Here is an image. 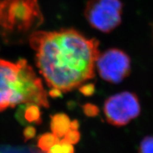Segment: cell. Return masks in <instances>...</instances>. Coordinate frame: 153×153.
I'll return each mask as SVG.
<instances>
[{"instance_id":"11","label":"cell","mask_w":153,"mask_h":153,"mask_svg":"<svg viewBox=\"0 0 153 153\" xmlns=\"http://www.w3.org/2000/svg\"><path fill=\"white\" fill-rule=\"evenodd\" d=\"M138 153H153V136H146L142 140Z\"/></svg>"},{"instance_id":"2","label":"cell","mask_w":153,"mask_h":153,"mask_svg":"<svg viewBox=\"0 0 153 153\" xmlns=\"http://www.w3.org/2000/svg\"><path fill=\"white\" fill-rule=\"evenodd\" d=\"M42 16L37 0H4L1 2L0 25L9 33H26L38 26Z\"/></svg>"},{"instance_id":"16","label":"cell","mask_w":153,"mask_h":153,"mask_svg":"<svg viewBox=\"0 0 153 153\" xmlns=\"http://www.w3.org/2000/svg\"><path fill=\"white\" fill-rule=\"evenodd\" d=\"M60 143L62 145L64 153H74V148L72 144L67 143L65 141L62 140H60Z\"/></svg>"},{"instance_id":"18","label":"cell","mask_w":153,"mask_h":153,"mask_svg":"<svg viewBox=\"0 0 153 153\" xmlns=\"http://www.w3.org/2000/svg\"><path fill=\"white\" fill-rule=\"evenodd\" d=\"M79 128V123L77 120H74L70 123V129L76 130L77 131Z\"/></svg>"},{"instance_id":"13","label":"cell","mask_w":153,"mask_h":153,"mask_svg":"<svg viewBox=\"0 0 153 153\" xmlns=\"http://www.w3.org/2000/svg\"><path fill=\"white\" fill-rule=\"evenodd\" d=\"M82 110H83L84 114L88 117H96L99 114V108L98 106L90 103L84 104L82 106Z\"/></svg>"},{"instance_id":"4","label":"cell","mask_w":153,"mask_h":153,"mask_svg":"<svg viewBox=\"0 0 153 153\" xmlns=\"http://www.w3.org/2000/svg\"><path fill=\"white\" fill-rule=\"evenodd\" d=\"M123 3L120 0H89L85 16L91 27L110 33L122 22Z\"/></svg>"},{"instance_id":"15","label":"cell","mask_w":153,"mask_h":153,"mask_svg":"<svg viewBox=\"0 0 153 153\" xmlns=\"http://www.w3.org/2000/svg\"><path fill=\"white\" fill-rule=\"evenodd\" d=\"M23 135H24V141L29 140L33 138L36 135V129L34 128V126L31 125H28L25 128L23 132Z\"/></svg>"},{"instance_id":"5","label":"cell","mask_w":153,"mask_h":153,"mask_svg":"<svg viewBox=\"0 0 153 153\" xmlns=\"http://www.w3.org/2000/svg\"><path fill=\"white\" fill-rule=\"evenodd\" d=\"M137 96L131 91H122L105 101L104 112L108 123L114 126H124L140 114Z\"/></svg>"},{"instance_id":"9","label":"cell","mask_w":153,"mask_h":153,"mask_svg":"<svg viewBox=\"0 0 153 153\" xmlns=\"http://www.w3.org/2000/svg\"><path fill=\"white\" fill-rule=\"evenodd\" d=\"M70 120L68 115L63 113L55 114L51 116V129L57 137H64L70 130Z\"/></svg>"},{"instance_id":"12","label":"cell","mask_w":153,"mask_h":153,"mask_svg":"<svg viewBox=\"0 0 153 153\" xmlns=\"http://www.w3.org/2000/svg\"><path fill=\"white\" fill-rule=\"evenodd\" d=\"M80 133L78 131V130H71L70 129L68 133L65 134L64 137H63L62 140L65 141V142L70 143L72 145L76 144L80 140Z\"/></svg>"},{"instance_id":"7","label":"cell","mask_w":153,"mask_h":153,"mask_svg":"<svg viewBox=\"0 0 153 153\" xmlns=\"http://www.w3.org/2000/svg\"><path fill=\"white\" fill-rule=\"evenodd\" d=\"M19 70L18 62L0 60V111L16 106L14 85Z\"/></svg>"},{"instance_id":"19","label":"cell","mask_w":153,"mask_h":153,"mask_svg":"<svg viewBox=\"0 0 153 153\" xmlns=\"http://www.w3.org/2000/svg\"><path fill=\"white\" fill-rule=\"evenodd\" d=\"M0 10H1V2H0Z\"/></svg>"},{"instance_id":"1","label":"cell","mask_w":153,"mask_h":153,"mask_svg":"<svg viewBox=\"0 0 153 153\" xmlns=\"http://www.w3.org/2000/svg\"><path fill=\"white\" fill-rule=\"evenodd\" d=\"M36 66L48 87L68 92L95 75L99 42L72 28L36 31L29 36Z\"/></svg>"},{"instance_id":"3","label":"cell","mask_w":153,"mask_h":153,"mask_svg":"<svg viewBox=\"0 0 153 153\" xmlns=\"http://www.w3.org/2000/svg\"><path fill=\"white\" fill-rule=\"evenodd\" d=\"M19 70L15 82L14 90L17 105L34 104L40 107H49L48 94L41 78L24 59L18 61Z\"/></svg>"},{"instance_id":"10","label":"cell","mask_w":153,"mask_h":153,"mask_svg":"<svg viewBox=\"0 0 153 153\" xmlns=\"http://www.w3.org/2000/svg\"><path fill=\"white\" fill-rule=\"evenodd\" d=\"M59 142L60 138L53 133H46L38 137L37 145L42 152H48L53 145Z\"/></svg>"},{"instance_id":"17","label":"cell","mask_w":153,"mask_h":153,"mask_svg":"<svg viewBox=\"0 0 153 153\" xmlns=\"http://www.w3.org/2000/svg\"><path fill=\"white\" fill-rule=\"evenodd\" d=\"M48 94L52 98H59V97H62V91L60 89H57V88H52L49 91Z\"/></svg>"},{"instance_id":"8","label":"cell","mask_w":153,"mask_h":153,"mask_svg":"<svg viewBox=\"0 0 153 153\" xmlns=\"http://www.w3.org/2000/svg\"><path fill=\"white\" fill-rule=\"evenodd\" d=\"M16 114V120L23 125H40L42 123L40 106L34 104L19 105Z\"/></svg>"},{"instance_id":"6","label":"cell","mask_w":153,"mask_h":153,"mask_svg":"<svg viewBox=\"0 0 153 153\" xmlns=\"http://www.w3.org/2000/svg\"><path fill=\"white\" fill-rule=\"evenodd\" d=\"M96 68L99 75L105 81L118 84L131 73V58L121 50L111 48L99 54Z\"/></svg>"},{"instance_id":"14","label":"cell","mask_w":153,"mask_h":153,"mask_svg":"<svg viewBox=\"0 0 153 153\" xmlns=\"http://www.w3.org/2000/svg\"><path fill=\"white\" fill-rule=\"evenodd\" d=\"M79 91L85 97H91L95 93V85L94 83L83 84L79 87Z\"/></svg>"}]
</instances>
